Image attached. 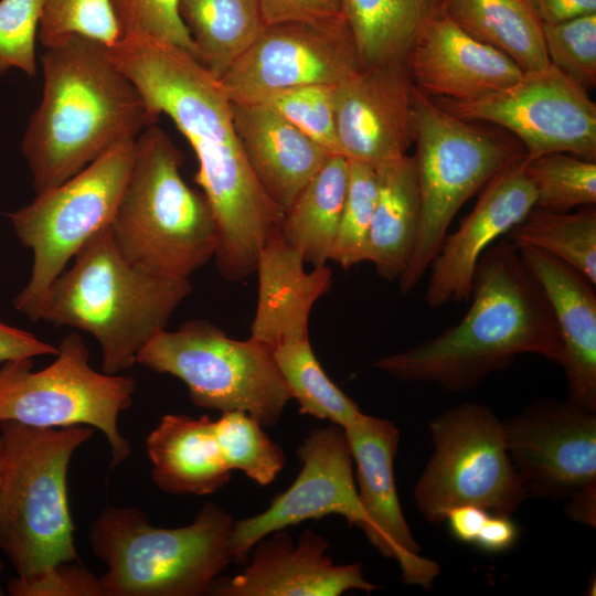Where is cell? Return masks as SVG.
<instances>
[{
    "instance_id": "obj_1",
    "label": "cell",
    "mask_w": 596,
    "mask_h": 596,
    "mask_svg": "<svg viewBox=\"0 0 596 596\" xmlns=\"http://www.w3.org/2000/svg\"><path fill=\"white\" fill-rule=\"evenodd\" d=\"M469 299L459 322L371 366L402 381L465 392L492 372L505 370L521 354L560 364L561 341L552 309L508 238L496 242L480 258Z\"/></svg>"
},
{
    "instance_id": "obj_2",
    "label": "cell",
    "mask_w": 596,
    "mask_h": 596,
    "mask_svg": "<svg viewBox=\"0 0 596 596\" xmlns=\"http://www.w3.org/2000/svg\"><path fill=\"white\" fill-rule=\"evenodd\" d=\"M41 64L42 98L21 142L36 194L159 119L100 42L72 35L44 47Z\"/></svg>"
},
{
    "instance_id": "obj_3",
    "label": "cell",
    "mask_w": 596,
    "mask_h": 596,
    "mask_svg": "<svg viewBox=\"0 0 596 596\" xmlns=\"http://www.w3.org/2000/svg\"><path fill=\"white\" fill-rule=\"evenodd\" d=\"M190 279L148 273L118 249L110 224L96 232L47 289L39 321L72 327L97 341L102 370L119 374L166 329L190 295Z\"/></svg>"
},
{
    "instance_id": "obj_4",
    "label": "cell",
    "mask_w": 596,
    "mask_h": 596,
    "mask_svg": "<svg viewBox=\"0 0 596 596\" xmlns=\"http://www.w3.org/2000/svg\"><path fill=\"white\" fill-rule=\"evenodd\" d=\"M93 427L43 428L0 423V550L17 576L11 595L65 564L79 563L67 500L72 456Z\"/></svg>"
},
{
    "instance_id": "obj_5",
    "label": "cell",
    "mask_w": 596,
    "mask_h": 596,
    "mask_svg": "<svg viewBox=\"0 0 596 596\" xmlns=\"http://www.w3.org/2000/svg\"><path fill=\"white\" fill-rule=\"evenodd\" d=\"M182 163V152L163 129L155 124L142 130L110 228L131 264L188 280L214 257L217 230L204 194L183 180Z\"/></svg>"
},
{
    "instance_id": "obj_6",
    "label": "cell",
    "mask_w": 596,
    "mask_h": 596,
    "mask_svg": "<svg viewBox=\"0 0 596 596\" xmlns=\"http://www.w3.org/2000/svg\"><path fill=\"white\" fill-rule=\"evenodd\" d=\"M234 520L213 502L180 528H158L135 507H108L88 541L105 565L104 596H202L232 562Z\"/></svg>"
},
{
    "instance_id": "obj_7",
    "label": "cell",
    "mask_w": 596,
    "mask_h": 596,
    "mask_svg": "<svg viewBox=\"0 0 596 596\" xmlns=\"http://www.w3.org/2000/svg\"><path fill=\"white\" fill-rule=\"evenodd\" d=\"M413 142L422 212L413 254L398 278L402 294L421 283L460 207L500 170L525 155L502 131L458 118L416 88Z\"/></svg>"
},
{
    "instance_id": "obj_8",
    "label": "cell",
    "mask_w": 596,
    "mask_h": 596,
    "mask_svg": "<svg viewBox=\"0 0 596 596\" xmlns=\"http://www.w3.org/2000/svg\"><path fill=\"white\" fill-rule=\"evenodd\" d=\"M137 363L180 379L195 406L242 411L262 426L275 425L292 398L267 345L251 337L232 339L203 320L162 330L140 351Z\"/></svg>"
},
{
    "instance_id": "obj_9",
    "label": "cell",
    "mask_w": 596,
    "mask_h": 596,
    "mask_svg": "<svg viewBox=\"0 0 596 596\" xmlns=\"http://www.w3.org/2000/svg\"><path fill=\"white\" fill-rule=\"evenodd\" d=\"M135 141L111 147L77 174L7 213L15 236L33 254L29 280L13 298L14 309L28 319L39 321L51 284L84 243L111 223L132 167Z\"/></svg>"
},
{
    "instance_id": "obj_10",
    "label": "cell",
    "mask_w": 596,
    "mask_h": 596,
    "mask_svg": "<svg viewBox=\"0 0 596 596\" xmlns=\"http://www.w3.org/2000/svg\"><path fill=\"white\" fill-rule=\"evenodd\" d=\"M56 359L33 371V358L9 360L0 368V423L57 428L85 425L99 429L110 448L111 469L127 460L130 443L118 418L136 392L132 377L107 374L89 364L82 336L72 332L57 345Z\"/></svg>"
},
{
    "instance_id": "obj_11",
    "label": "cell",
    "mask_w": 596,
    "mask_h": 596,
    "mask_svg": "<svg viewBox=\"0 0 596 596\" xmlns=\"http://www.w3.org/2000/svg\"><path fill=\"white\" fill-rule=\"evenodd\" d=\"M434 451L416 482L414 499L429 523L473 504L490 513L512 515L528 498L509 457L502 422L480 403H464L429 424Z\"/></svg>"
},
{
    "instance_id": "obj_12",
    "label": "cell",
    "mask_w": 596,
    "mask_h": 596,
    "mask_svg": "<svg viewBox=\"0 0 596 596\" xmlns=\"http://www.w3.org/2000/svg\"><path fill=\"white\" fill-rule=\"evenodd\" d=\"M432 99L458 118L509 130L522 141L526 161L551 152L596 161V105L552 64L524 72L514 85L482 99Z\"/></svg>"
},
{
    "instance_id": "obj_13",
    "label": "cell",
    "mask_w": 596,
    "mask_h": 596,
    "mask_svg": "<svg viewBox=\"0 0 596 596\" xmlns=\"http://www.w3.org/2000/svg\"><path fill=\"white\" fill-rule=\"evenodd\" d=\"M361 68L344 17L267 24L220 79L231 102H259L274 91L338 85Z\"/></svg>"
},
{
    "instance_id": "obj_14",
    "label": "cell",
    "mask_w": 596,
    "mask_h": 596,
    "mask_svg": "<svg viewBox=\"0 0 596 596\" xmlns=\"http://www.w3.org/2000/svg\"><path fill=\"white\" fill-rule=\"evenodd\" d=\"M302 462L290 487L278 493L268 509L234 521L232 561L247 564L252 547L269 533L330 514L343 517L366 535L369 521L360 502L352 470V455L343 427L330 424L313 429L297 449Z\"/></svg>"
},
{
    "instance_id": "obj_15",
    "label": "cell",
    "mask_w": 596,
    "mask_h": 596,
    "mask_svg": "<svg viewBox=\"0 0 596 596\" xmlns=\"http://www.w3.org/2000/svg\"><path fill=\"white\" fill-rule=\"evenodd\" d=\"M502 427L528 498H568L596 485V413L568 401H542Z\"/></svg>"
},
{
    "instance_id": "obj_16",
    "label": "cell",
    "mask_w": 596,
    "mask_h": 596,
    "mask_svg": "<svg viewBox=\"0 0 596 596\" xmlns=\"http://www.w3.org/2000/svg\"><path fill=\"white\" fill-rule=\"evenodd\" d=\"M343 429L356 466V490L369 521L368 540L385 557L398 562L405 584L429 589L440 567L419 555L421 546L400 505L393 473L400 430L391 421L363 413Z\"/></svg>"
},
{
    "instance_id": "obj_17",
    "label": "cell",
    "mask_w": 596,
    "mask_h": 596,
    "mask_svg": "<svg viewBox=\"0 0 596 596\" xmlns=\"http://www.w3.org/2000/svg\"><path fill=\"white\" fill-rule=\"evenodd\" d=\"M414 95L406 63L360 68L336 85L339 155L373 166L407 155L414 141Z\"/></svg>"
},
{
    "instance_id": "obj_18",
    "label": "cell",
    "mask_w": 596,
    "mask_h": 596,
    "mask_svg": "<svg viewBox=\"0 0 596 596\" xmlns=\"http://www.w3.org/2000/svg\"><path fill=\"white\" fill-rule=\"evenodd\" d=\"M524 163L523 156L500 170L481 190L459 227L444 238L428 268V308L468 300L482 255L535 206V191Z\"/></svg>"
},
{
    "instance_id": "obj_19",
    "label": "cell",
    "mask_w": 596,
    "mask_h": 596,
    "mask_svg": "<svg viewBox=\"0 0 596 596\" xmlns=\"http://www.w3.org/2000/svg\"><path fill=\"white\" fill-rule=\"evenodd\" d=\"M328 546L311 530L297 544L286 529L276 530L255 543L241 574L219 576L210 595L339 596L350 589L370 594L377 588L364 578L361 564L336 565L326 553Z\"/></svg>"
},
{
    "instance_id": "obj_20",
    "label": "cell",
    "mask_w": 596,
    "mask_h": 596,
    "mask_svg": "<svg viewBox=\"0 0 596 596\" xmlns=\"http://www.w3.org/2000/svg\"><path fill=\"white\" fill-rule=\"evenodd\" d=\"M405 63L419 93L458 102L494 95L524 74L508 55L466 33L447 14L426 28Z\"/></svg>"
},
{
    "instance_id": "obj_21",
    "label": "cell",
    "mask_w": 596,
    "mask_h": 596,
    "mask_svg": "<svg viewBox=\"0 0 596 596\" xmlns=\"http://www.w3.org/2000/svg\"><path fill=\"white\" fill-rule=\"evenodd\" d=\"M555 319L568 402L596 413V294L578 270L534 247H519Z\"/></svg>"
},
{
    "instance_id": "obj_22",
    "label": "cell",
    "mask_w": 596,
    "mask_h": 596,
    "mask_svg": "<svg viewBox=\"0 0 596 596\" xmlns=\"http://www.w3.org/2000/svg\"><path fill=\"white\" fill-rule=\"evenodd\" d=\"M231 109L256 178L285 213L333 153L264 102H231Z\"/></svg>"
},
{
    "instance_id": "obj_23",
    "label": "cell",
    "mask_w": 596,
    "mask_h": 596,
    "mask_svg": "<svg viewBox=\"0 0 596 596\" xmlns=\"http://www.w3.org/2000/svg\"><path fill=\"white\" fill-rule=\"evenodd\" d=\"M155 485L171 494L205 496L231 478L215 434L204 415L166 414L146 439Z\"/></svg>"
},
{
    "instance_id": "obj_24",
    "label": "cell",
    "mask_w": 596,
    "mask_h": 596,
    "mask_svg": "<svg viewBox=\"0 0 596 596\" xmlns=\"http://www.w3.org/2000/svg\"><path fill=\"white\" fill-rule=\"evenodd\" d=\"M377 198L369 232L365 262L393 280L405 270L421 224V192L414 156L379 163Z\"/></svg>"
},
{
    "instance_id": "obj_25",
    "label": "cell",
    "mask_w": 596,
    "mask_h": 596,
    "mask_svg": "<svg viewBox=\"0 0 596 596\" xmlns=\"http://www.w3.org/2000/svg\"><path fill=\"white\" fill-rule=\"evenodd\" d=\"M450 0H341L361 68L402 64Z\"/></svg>"
},
{
    "instance_id": "obj_26",
    "label": "cell",
    "mask_w": 596,
    "mask_h": 596,
    "mask_svg": "<svg viewBox=\"0 0 596 596\" xmlns=\"http://www.w3.org/2000/svg\"><path fill=\"white\" fill-rule=\"evenodd\" d=\"M349 161L331 155L285 212L280 235L315 267L331 260L345 200Z\"/></svg>"
},
{
    "instance_id": "obj_27",
    "label": "cell",
    "mask_w": 596,
    "mask_h": 596,
    "mask_svg": "<svg viewBox=\"0 0 596 596\" xmlns=\"http://www.w3.org/2000/svg\"><path fill=\"white\" fill-rule=\"evenodd\" d=\"M446 14L472 38L508 55L524 72L551 64L542 23L525 0H450Z\"/></svg>"
},
{
    "instance_id": "obj_28",
    "label": "cell",
    "mask_w": 596,
    "mask_h": 596,
    "mask_svg": "<svg viewBox=\"0 0 596 596\" xmlns=\"http://www.w3.org/2000/svg\"><path fill=\"white\" fill-rule=\"evenodd\" d=\"M201 64L221 79L266 26L258 0H180Z\"/></svg>"
},
{
    "instance_id": "obj_29",
    "label": "cell",
    "mask_w": 596,
    "mask_h": 596,
    "mask_svg": "<svg viewBox=\"0 0 596 596\" xmlns=\"http://www.w3.org/2000/svg\"><path fill=\"white\" fill-rule=\"evenodd\" d=\"M515 247H534L570 265L596 285V210L575 213L534 206L507 234Z\"/></svg>"
},
{
    "instance_id": "obj_30",
    "label": "cell",
    "mask_w": 596,
    "mask_h": 596,
    "mask_svg": "<svg viewBox=\"0 0 596 596\" xmlns=\"http://www.w3.org/2000/svg\"><path fill=\"white\" fill-rule=\"evenodd\" d=\"M270 352L300 414L345 427L362 413L328 377L312 351L309 334L284 340Z\"/></svg>"
},
{
    "instance_id": "obj_31",
    "label": "cell",
    "mask_w": 596,
    "mask_h": 596,
    "mask_svg": "<svg viewBox=\"0 0 596 596\" xmlns=\"http://www.w3.org/2000/svg\"><path fill=\"white\" fill-rule=\"evenodd\" d=\"M215 434L227 468L241 470L260 486L273 482L285 464L281 447L262 425L242 411L223 412L214 421Z\"/></svg>"
},
{
    "instance_id": "obj_32",
    "label": "cell",
    "mask_w": 596,
    "mask_h": 596,
    "mask_svg": "<svg viewBox=\"0 0 596 596\" xmlns=\"http://www.w3.org/2000/svg\"><path fill=\"white\" fill-rule=\"evenodd\" d=\"M531 180L535 206L568 212L579 205L596 202V161L567 152H551L524 163Z\"/></svg>"
},
{
    "instance_id": "obj_33",
    "label": "cell",
    "mask_w": 596,
    "mask_h": 596,
    "mask_svg": "<svg viewBox=\"0 0 596 596\" xmlns=\"http://www.w3.org/2000/svg\"><path fill=\"white\" fill-rule=\"evenodd\" d=\"M345 200L331 255L348 269L365 262L369 232L377 198V175L373 164L348 160Z\"/></svg>"
},
{
    "instance_id": "obj_34",
    "label": "cell",
    "mask_w": 596,
    "mask_h": 596,
    "mask_svg": "<svg viewBox=\"0 0 596 596\" xmlns=\"http://www.w3.org/2000/svg\"><path fill=\"white\" fill-rule=\"evenodd\" d=\"M72 35L115 45L120 31L108 0H46L38 31L42 46Z\"/></svg>"
},
{
    "instance_id": "obj_35",
    "label": "cell",
    "mask_w": 596,
    "mask_h": 596,
    "mask_svg": "<svg viewBox=\"0 0 596 596\" xmlns=\"http://www.w3.org/2000/svg\"><path fill=\"white\" fill-rule=\"evenodd\" d=\"M334 89L336 85H301L274 91L259 102L269 105L330 153L339 155Z\"/></svg>"
},
{
    "instance_id": "obj_36",
    "label": "cell",
    "mask_w": 596,
    "mask_h": 596,
    "mask_svg": "<svg viewBox=\"0 0 596 596\" xmlns=\"http://www.w3.org/2000/svg\"><path fill=\"white\" fill-rule=\"evenodd\" d=\"M550 63L587 92L596 86V13L542 24Z\"/></svg>"
},
{
    "instance_id": "obj_37",
    "label": "cell",
    "mask_w": 596,
    "mask_h": 596,
    "mask_svg": "<svg viewBox=\"0 0 596 596\" xmlns=\"http://www.w3.org/2000/svg\"><path fill=\"white\" fill-rule=\"evenodd\" d=\"M120 31L169 42L200 62L196 46L184 25L180 0H108ZM201 63V62H200Z\"/></svg>"
},
{
    "instance_id": "obj_38",
    "label": "cell",
    "mask_w": 596,
    "mask_h": 596,
    "mask_svg": "<svg viewBox=\"0 0 596 596\" xmlns=\"http://www.w3.org/2000/svg\"><path fill=\"white\" fill-rule=\"evenodd\" d=\"M46 0H0V75H36L35 39Z\"/></svg>"
},
{
    "instance_id": "obj_39",
    "label": "cell",
    "mask_w": 596,
    "mask_h": 596,
    "mask_svg": "<svg viewBox=\"0 0 596 596\" xmlns=\"http://www.w3.org/2000/svg\"><path fill=\"white\" fill-rule=\"evenodd\" d=\"M104 596L99 578L79 563L54 568L17 596Z\"/></svg>"
},
{
    "instance_id": "obj_40",
    "label": "cell",
    "mask_w": 596,
    "mask_h": 596,
    "mask_svg": "<svg viewBox=\"0 0 596 596\" xmlns=\"http://www.w3.org/2000/svg\"><path fill=\"white\" fill-rule=\"evenodd\" d=\"M267 24L287 21H327L342 18L341 0H258Z\"/></svg>"
},
{
    "instance_id": "obj_41",
    "label": "cell",
    "mask_w": 596,
    "mask_h": 596,
    "mask_svg": "<svg viewBox=\"0 0 596 596\" xmlns=\"http://www.w3.org/2000/svg\"><path fill=\"white\" fill-rule=\"evenodd\" d=\"M57 352V347L40 340L31 332L0 322V363L38 355H56Z\"/></svg>"
},
{
    "instance_id": "obj_42",
    "label": "cell",
    "mask_w": 596,
    "mask_h": 596,
    "mask_svg": "<svg viewBox=\"0 0 596 596\" xmlns=\"http://www.w3.org/2000/svg\"><path fill=\"white\" fill-rule=\"evenodd\" d=\"M519 538V529L510 515L489 513L473 543L487 553L510 550Z\"/></svg>"
},
{
    "instance_id": "obj_43",
    "label": "cell",
    "mask_w": 596,
    "mask_h": 596,
    "mask_svg": "<svg viewBox=\"0 0 596 596\" xmlns=\"http://www.w3.org/2000/svg\"><path fill=\"white\" fill-rule=\"evenodd\" d=\"M542 24L596 13V0H525Z\"/></svg>"
},
{
    "instance_id": "obj_44",
    "label": "cell",
    "mask_w": 596,
    "mask_h": 596,
    "mask_svg": "<svg viewBox=\"0 0 596 596\" xmlns=\"http://www.w3.org/2000/svg\"><path fill=\"white\" fill-rule=\"evenodd\" d=\"M489 511L473 504H462L450 509L445 518L450 534L467 544L475 543Z\"/></svg>"
},
{
    "instance_id": "obj_45",
    "label": "cell",
    "mask_w": 596,
    "mask_h": 596,
    "mask_svg": "<svg viewBox=\"0 0 596 596\" xmlns=\"http://www.w3.org/2000/svg\"><path fill=\"white\" fill-rule=\"evenodd\" d=\"M565 513L575 522L595 528L596 521V485L586 486L568 497Z\"/></svg>"
},
{
    "instance_id": "obj_46",
    "label": "cell",
    "mask_w": 596,
    "mask_h": 596,
    "mask_svg": "<svg viewBox=\"0 0 596 596\" xmlns=\"http://www.w3.org/2000/svg\"><path fill=\"white\" fill-rule=\"evenodd\" d=\"M1 472H2V443H1V435H0V482H1Z\"/></svg>"
}]
</instances>
